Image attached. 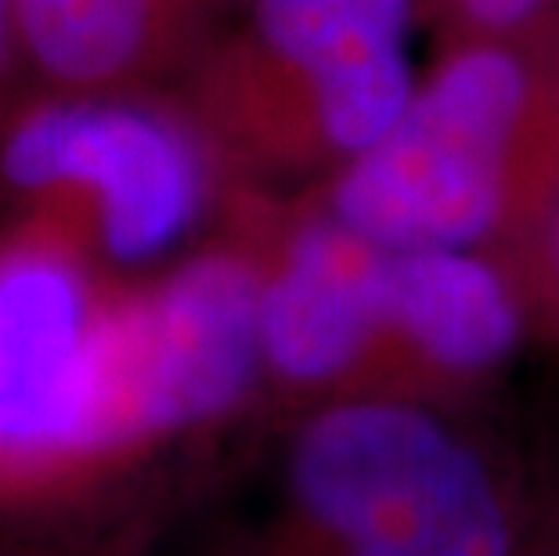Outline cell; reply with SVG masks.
Masks as SVG:
<instances>
[{"label": "cell", "instance_id": "cell-3", "mask_svg": "<svg viewBox=\"0 0 559 556\" xmlns=\"http://www.w3.org/2000/svg\"><path fill=\"white\" fill-rule=\"evenodd\" d=\"M217 203V141L138 91L26 84L0 113V224L73 242L112 279L188 253Z\"/></svg>", "mask_w": 559, "mask_h": 556}, {"label": "cell", "instance_id": "cell-7", "mask_svg": "<svg viewBox=\"0 0 559 556\" xmlns=\"http://www.w3.org/2000/svg\"><path fill=\"white\" fill-rule=\"evenodd\" d=\"M257 66L300 80L321 145L343 159L386 138L415 98L412 0H249Z\"/></svg>", "mask_w": 559, "mask_h": 556}, {"label": "cell", "instance_id": "cell-5", "mask_svg": "<svg viewBox=\"0 0 559 556\" xmlns=\"http://www.w3.org/2000/svg\"><path fill=\"white\" fill-rule=\"evenodd\" d=\"M120 354L148 466L221 437L264 401L260 257L246 221L120 286Z\"/></svg>", "mask_w": 559, "mask_h": 556}, {"label": "cell", "instance_id": "cell-6", "mask_svg": "<svg viewBox=\"0 0 559 556\" xmlns=\"http://www.w3.org/2000/svg\"><path fill=\"white\" fill-rule=\"evenodd\" d=\"M260 257L264 394L296 412L368 394L386 326L390 250L325 210L282 224L271 239L246 217Z\"/></svg>", "mask_w": 559, "mask_h": 556}, {"label": "cell", "instance_id": "cell-1", "mask_svg": "<svg viewBox=\"0 0 559 556\" xmlns=\"http://www.w3.org/2000/svg\"><path fill=\"white\" fill-rule=\"evenodd\" d=\"M531 481L448 405L336 398L289 419L267 506L213 556H531Z\"/></svg>", "mask_w": 559, "mask_h": 556}, {"label": "cell", "instance_id": "cell-13", "mask_svg": "<svg viewBox=\"0 0 559 556\" xmlns=\"http://www.w3.org/2000/svg\"><path fill=\"white\" fill-rule=\"evenodd\" d=\"M0 556H62V553L44 546V542L33 535H19V531L0 528Z\"/></svg>", "mask_w": 559, "mask_h": 556}, {"label": "cell", "instance_id": "cell-14", "mask_svg": "<svg viewBox=\"0 0 559 556\" xmlns=\"http://www.w3.org/2000/svg\"><path fill=\"white\" fill-rule=\"evenodd\" d=\"M545 253H549V271H552L556 286H559V206H556L552 224H549V239H545Z\"/></svg>", "mask_w": 559, "mask_h": 556}, {"label": "cell", "instance_id": "cell-4", "mask_svg": "<svg viewBox=\"0 0 559 556\" xmlns=\"http://www.w3.org/2000/svg\"><path fill=\"white\" fill-rule=\"evenodd\" d=\"M531 102L495 44L451 55L386 138L332 181L325 214L383 250H477L513 214V145Z\"/></svg>", "mask_w": 559, "mask_h": 556}, {"label": "cell", "instance_id": "cell-8", "mask_svg": "<svg viewBox=\"0 0 559 556\" xmlns=\"http://www.w3.org/2000/svg\"><path fill=\"white\" fill-rule=\"evenodd\" d=\"M523 340L513 282L480 250H390L386 326L372 369L379 394L444 405L451 390L495 376Z\"/></svg>", "mask_w": 559, "mask_h": 556}, {"label": "cell", "instance_id": "cell-2", "mask_svg": "<svg viewBox=\"0 0 559 556\" xmlns=\"http://www.w3.org/2000/svg\"><path fill=\"white\" fill-rule=\"evenodd\" d=\"M120 286L33 224H0V528L37 539L152 470L130 419Z\"/></svg>", "mask_w": 559, "mask_h": 556}, {"label": "cell", "instance_id": "cell-9", "mask_svg": "<svg viewBox=\"0 0 559 556\" xmlns=\"http://www.w3.org/2000/svg\"><path fill=\"white\" fill-rule=\"evenodd\" d=\"M206 0H15L26 80L55 91H138L185 62Z\"/></svg>", "mask_w": 559, "mask_h": 556}, {"label": "cell", "instance_id": "cell-12", "mask_svg": "<svg viewBox=\"0 0 559 556\" xmlns=\"http://www.w3.org/2000/svg\"><path fill=\"white\" fill-rule=\"evenodd\" d=\"M545 0H462V11L480 29H516L542 11Z\"/></svg>", "mask_w": 559, "mask_h": 556}, {"label": "cell", "instance_id": "cell-10", "mask_svg": "<svg viewBox=\"0 0 559 556\" xmlns=\"http://www.w3.org/2000/svg\"><path fill=\"white\" fill-rule=\"evenodd\" d=\"M26 84L29 80H26V66H22L15 0H0V113H4V105Z\"/></svg>", "mask_w": 559, "mask_h": 556}, {"label": "cell", "instance_id": "cell-11", "mask_svg": "<svg viewBox=\"0 0 559 556\" xmlns=\"http://www.w3.org/2000/svg\"><path fill=\"white\" fill-rule=\"evenodd\" d=\"M534 495V546L531 556H559V459L542 488Z\"/></svg>", "mask_w": 559, "mask_h": 556}]
</instances>
